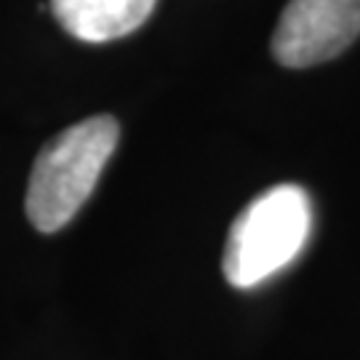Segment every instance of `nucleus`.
<instances>
[{
  "label": "nucleus",
  "instance_id": "f257e3e1",
  "mask_svg": "<svg viewBox=\"0 0 360 360\" xmlns=\"http://www.w3.org/2000/svg\"><path fill=\"white\" fill-rule=\"evenodd\" d=\"M120 126L96 115L53 136L40 150L30 174L25 208L40 232H59L91 198L107 160L115 155Z\"/></svg>",
  "mask_w": 360,
  "mask_h": 360
},
{
  "label": "nucleus",
  "instance_id": "f03ea898",
  "mask_svg": "<svg viewBox=\"0 0 360 360\" xmlns=\"http://www.w3.org/2000/svg\"><path fill=\"white\" fill-rule=\"evenodd\" d=\"M312 230V203L299 184H278L254 198L232 221L221 270L235 288H254L285 270Z\"/></svg>",
  "mask_w": 360,
  "mask_h": 360
},
{
  "label": "nucleus",
  "instance_id": "7ed1b4c3",
  "mask_svg": "<svg viewBox=\"0 0 360 360\" xmlns=\"http://www.w3.org/2000/svg\"><path fill=\"white\" fill-rule=\"evenodd\" d=\"M360 35V0H288L272 32V56L302 70L328 62Z\"/></svg>",
  "mask_w": 360,
  "mask_h": 360
},
{
  "label": "nucleus",
  "instance_id": "20e7f679",
  "mask_svg": "<svg viewBox=\"0 0 360 360\" xmlns=\"http://www.w3.org/2000/svg\"><path fill=\"white\" fill-rule=\"evenodd\" d=\"M158 0H51L56 22L83 43L131 35L150 19Z\"/></svg>",
  "mask_w": 360,
  "mask_h": 360
}]
</instances>
